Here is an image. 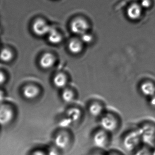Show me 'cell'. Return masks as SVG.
I'll list each match as a JSON object with an SVG mask.
<instances>
[{
  "mask_svg": "<svg viewBox=\"0 0 155 155\" xmlns=\"http://www.w3.org/2000/svg\"><path fill=\"white\" fill-rule=\"evenodd\" d=\"M98 120L99 127L112 135L119 130L121 126V118L112 110H107Z\"/></svg>",
  "mask_w": 155,
  "mask_h": 155,
  "instance_id": "1",
  "label": "cell"
},
{
  "mask_svg": "<svg viewBox=\"0 0 155 155\" xmlns=\"http://www.w3.org/2000/svg\"><path fill=\"white\" fill-rule=\"evenodd\" d=\"M121 143L125 151L132 154L143 145L140 134L137 127L126 131L121 138Z\"/></svg>",
  "mask_w": 155,
  "mask_h": 155,
  "instance_id": "2",
  "label": "cell"
},
{
  "mask_svg": "<svg viewBox=\"0 0 155 155\" xmlns=\"http://www.w3.org/2000/svg\"><path fill=\"white\" fill-rule=\"evenodd\" d=\"M137 128L140 134L143 145L151 147H155V122L145 120L139 123Z\"/></svg>",
  "mask_w": 155,
  "mask_h": 155,
  "instance_id": "3",
  "label": "cell"
},
{
  "mask_svg": "<svg viewBox=\"0 0 155 155\" xmlns=\"http://www.w3.org/2000/svg\"><path fill=\"white\" fill-rule=\"evenodd\" d=\"M112 134L99 127L93 131L91 140L94 147L108 150L112 141Z\"/></svg>",
  "mask_w": 155,
  "mask_h": 155,
  "instance_id": "4",
  "label": "cell"
},
{
  "mask_svg": "<svg viewBox=\"0 0 155 155\" xmlns=\"http://www.w3.org/2000/svg\"><path fill=\"white\" fill-rule=\"evenodd\" d=\"M73 138V135L69 129L58 128L53 136L52 142L63 151L71 146Z\"/></svg>",
  "mask_w": 155,
  "mask_h": 155,
  "instance_id": "5",
  "label": "cell"
},
{
  "mask_svg": "<svg viewBox=\"0 0 155 155\" xmlns=\"http://www.w3.org/2000/svg\"><path fill=\"white\" fill-rule=\"evenodd\" d=\"M16 115V108L13 104L6 101L1 103L0 124L2 126L9 125L14 120Z\"/></svg>",
  "mask_w": 155,
  "mask_h": 155,
  "instance_id": "6",
  "label": "cell"
},
{
  "mask_svg": "<svg viewBox=\"0 0 155 155\" xmlns=\"http://www.w3.org/2000/svg\"><path fill=\"white\" fill-rule=\"evenodd\" d=\"M106 105L102 101L94 100L87 105V111L92 117L98 119L107 110Z\"/></svg>",
  "mask_w": 155,
  "mask_h": 155,
  "instance_id": "7",
  "label": "cell"
},
{
  "mask_svg": "<svg viewBox=\"0 0 155 155\" xmlns=\"http://www.w3.org/2000/svg\"><path fill=\"white\" fill-rule=\"evenodd\" d=\"M88 28V24L87 21L80 18L74 20L70 25L71 31L74 34L80 36L87 33Z\"/></svg>",
  "mask_w": 155,
  "mask_h": 155,
  "instance_id": "8",
  "label": "cell"
},
{
  "mask_svg": "<svg viewBox=\"0 0 155 155\" xmlns=\"http://www.w3.org/2000/svg\"><path fill=\"white\" fill-rule=\"evenodd\" d=\"M73 124L78 122L83 116V111L79 107L70 106L63 112Z\"/></svg>",
  "mask_w": 155,
  "mask_h": 155,
  "instance_id": "9",
  "label": "cell"
},
{
  "mask_svg": "<svg viewBox=\"0 0 155 155\" xmlns=\"http://www.w3.org/2000/svg\"><path fill=\"white\" fill-rule=\"evenodd\" d=\"M51 28L42 19L37 20L32 26L33 32L39 36H43L48 34Z\"/></svg>",
  "mask_w": 155,
  "mask_h": 155,
  "instance_id": "10",
  "label": "cell"
},
{
  "mask_svg": "<svg viewBox=\"0 0 155 155\" xmlns=\"http://www.w3.org/2000/svg\"><path fill=\"white\" fill-rule=\"evenodd\" d=\"M40 93L39 89L34 85H27L22 89V96L27 100H34L38 97Z\"/></svg>",
  "mask_w": 155,
  "mask_h": 155,
  "instance_id": "11",
  "label": "cell"
},
{
  "mask_svg": "<svg viewBox=\"0 0 155 155\" xmlns=\"http://www.w3.org/2000/svg\"><path fill=\"white\" fill-rule=\"evenodd\" d=\"M140 91L144 97L149 98L155 95V85L150 81L143 82L140 85Z\"/></svg>",
  "mask_w": 155,
  "mask_h": 155,
  "instance_id": "12",
  "label": "cell"
},
{
  "mask_svg": "<svg viewBox=\"0 0 155 155\" xmlns=\"http://www.w3.org/2000/svg\"><path fill=\"white\" fill-rule=\"evenodd\" d=\"M142 14L141 6L137 3L131 4L127 9V15L132 20H136L139 18Z\"/></svg>",
  "mask_w": 155,
  "mask_h": 155,
  "instance_id": "13",
  "label": "cell"
},
{
  "mask_svg": "<svg viewBox=\"0 0 155 155\" xmlns=\"http://www.w3.org/2000/svg\"><path fill=\"white\" fill-rule=\"evenodd\" d=\"M55 61V58L53 55L51 53H46L41 58L40 65L43 68H50L53 66Z\"/></svg>",
  "mask_w": 155,
  "mask_h": 155,
  "instance_id": "14",
  "label": "cell"
},
{
  "mask_svg": "<svg viewBox=\"0 0 155 155\" xmlns=\"http://www.w3.org/2000/svg\"><path fill=\"white\" fill-rule=\"evenodd\" d=\"M61 98L63 102L70 104L75 100L76 96L73 90L68 88H65L61 92Z\"/></svg>",
  "mask_w": 155,
  "mask_h": 155,
  "instance_id": "15",
  "label": "cell"
},
{
  "mask_svg": "<svg viewBox=\"0 0 155 155\" xmlns=\"http://www.w3.org/2000/svg\"><path fill=\"white\" fill-rule=\"evenodd\" d=\"M48 39L50 43L58 44L61 42L62 37L56 29L51 28L48 33Z\"/></svg>",
  "mask_w": 155,
  "mask_h": 155,
  "instance_id": "16",
  "label": "cell"
},
{
  "mask_svg": "<svg viewBox=\"0 0 155 155\" xmlns=\"http://www.w3.org/2000/svg\"><path fill=\"white\" fill-rule=\"evenodd\" d=\"M53 83L54 86L58 88H65L67 84V78L62 73H59L54 77Z\"/></svg>",
  "mask_w": 155,
  "mask_h": 155,
  "instance_id": "17",
  "label": "cell"
},
{
  "mask_svg": "<svg viewBox=\"0 0 155 155\" xmlns=\"http://www.w3.org/2000/svg\"><path fill=\"white\" fill-rule=\"evenodd\" d=\"M68 48L71 53L78 54L82 50V43L80 41L76 39L71 40L69 43Z\"/></svg>",
  "mask_w": 155,
  "mask_h": 155,
  "instance_id": "18",
  "label": "cell"
},
{
  "mask_svg": "<svg viewBox=\"0 0 155 155\" xmlns=\"http://www.w3.org/2000/svg\"><path fill=\"white\" fill-rule=\"evenodd\" d=\"M57 122L58 127L61 128L69 129L70 127L73 124L63 113L59 115Z\"/></svg>",
  "mask_w": 155,
  "mask_h": 155,
  "instance_id": "19",
  "label": "cell"
},
{
  "mask_svg": "<svg viewBox=\"0 0 155 155\" xmlns=\"http://www.w3.org/2000/svg\"><path fill=\"white\" fill-rule=\"evenodd\" d=\"M44 148L47 155H61L62 154V150L52 142L48 144Z\"/></svg>",
  "mask_w": 155,
  "mask_h": 155,
  "instance_id": "20",
  "label": "cell"
},
{
  "mask_svg": "<svg viewBox=\"0 0 155 155\" xmlns=\"http://www.w3.org/2000/svg\"><path fill=\"white\" fill-rule=\"evenodd\" d=\"M152 148L143 145L133 154L134 155H152Z\"/></svg>",
  "mask_w": 155,
  "mask_h": 155,
  "instance_id": "21",
  "label": "cell"
},
{
  "mask_svg": "<svg viewBox=\"0 0 155 155\" xmlns=\"http://www.w3.org/2000/svg\"><path fill=\"white\" fill-rule=\"evenodd\" d=\"M12 58V53L8 49H3L1 51V58L4 62H8Z\"/></svg>",
  "mask_w": 155,
  "mask_h": 155,
  "instance_id": "22",
  "label": "cell"
},
{
  "mask_svg": "<svg viewBox=\"0 0 155 155\" xmlns=\"http://www.w3.org/2000/svg\"><path fill=\"white\" fill-rule=\"evenodd\" d=\"M108 150L95 147L91 150L89 155H107Z\"/></svg>",
  "mask_w": 155,
  "mask_h": 155,
  "instance_id": "23",
  "label": "cell"
},
{
  "mask_svg": "<svg viewBox=\"0 0 155 155\" xmlns=\"http://www.w3.org/2000/svg\"><path fill=\"white\" fill-rule=\"evenodd\" d=\"M30 155H47L44 148H36L32 150Z\"/></svg>",
  "mask_w": 155,
  "mask_h": 155,
  "instance_id": "24",
  "label": "cell"
},
{
  "mask_svg": "<svg viewBox=\"0 0 155 155\" xmlns=\"http://www.w3.org/2000/svg\"><path fill=\"white\" fill-rule=\"evenodd\" d=\"M81 41L82 42H85V43H89V42H91L92 40V37L91 35L87 34V33L81 35Z\"/></svg>",
  "mask_w": 155,
  "mask_h": 155,
  "instance_id": "25",
  "label": "cell"
},
{
  "mask_svg": "<svg viewBox=\"0 0 155 155\" xmlns=\"http://www.w3.org/2000/svg\"><path fill=\"white\" fill-rule=\"evenodd\" d=\"M107 155H125L121 151L116 149H111L108 150Z\"/></svg>",
  "mask_w": 155,
  "mask_h": 155,
  "instance_id": "26",
  "label": "cell"
},
{
  "mask_svg": "<svg viewBox=\"0 0 155 155\" xmlns=\"http://www.w3.org/2000/svg\"><path fill=\"white\" fill-rule=\"evenodd\" d=\"M148 105L150 107L155 110V95L148 98Z\"/></svg>",
  "mask_w": 155,
  "mask_h": 155,
  "instance_id": "27",
  "label": "cell"
},
{
  "mask_svg": "<svg viewBox=\"0 0 155 155\" xmlns=\"http://www.w3.org/2000/svg\"><path fill=\"white\" fill-rule=\"evenodd\" d=\"M151 5V1L150 0H142L141 2V7L144 8H148Z\"/></svg>",
  "mask_w": 155,
  "mask_h": 155,
  "instance_id": "28",
  "label": "cell"
},
{
  "mask_svg": "<svg viewBox=\"0 0 155 155\" xmlns=\"http://www.w3.org/2000/svg\"><path fill=\"white\" fill-rule=\"evenodd\" d=\"M4 81H5V77H4V75L2 72L1 74V84L4 82Z\"/></svg>",
  "mask_w": 155,
  "mask_h": 155,
  "instance_id": "29",
  "label": "cell"
},
{
  "mask_svg": "<svg viewBox=\"0 0 155 155\" xmlns=\"http://www.w3.org/2000/svg\"><path fill=\"white\" fill-rule=\"evenodd\" d=\"M152 155H155V147L152 148Z\"/></svg>",
  "mask_w": 155,
  "mask_h": 155,
  "instance_id": "30",
  "label": "cell"
},
{
  "mask_svg": "<svg viewBox=\"0 0 155 155\" xmlns=\"http://www.w3.org/2000/svg\"></svg>",
  "mask_w": 155,
  "mask_h": 155,
  "instance_id": "31",
  "label": "cell"
}]
</instances>
